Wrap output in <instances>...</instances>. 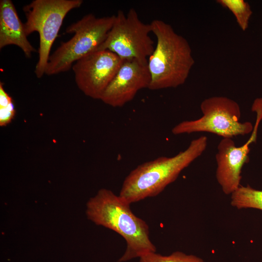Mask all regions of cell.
<instances>
[{
	"mask_svg": "<svg viewBox=\"0 0 262 262\" xmlns=\"http://www.w3.org/2000/svg\"><path fill=\"white\" fill-rule=\"evenodd\" d=\"M115 16L98 17L89 14L68 26L66 33L74 35L49 56L45 74L50 76L67 71L77 61L96 51L105 40Z\"/></svg>",
	"mask_w": 262,
	"mask_h": 262,
	"instance_id": "4",
	"label": "cell"
},
{
	"mask_svg": "<svg viewBox=\"0 0 262 262\" xmlns=\"http://www.w3.org/2000/svg\"><path fill=\"white\" fill-rule=\"evenodd\" d=\"M230 203L238 209L253 208L262 211V191L241 185L231 194Z\"/></svg>",
	"mask_w": 262,
	"mask_h": 262,
	"instance_id": "12",
	"label": "cell"
},
{
	"mask_svg": "<svg viewBox=\"0 0 262 262\" xmlns=\"http://www.w3.org/2000/svg\"><path fill=\"white\" fill-rule=\"evenodd\" d=\"M217 2L229 9L234 15L241 29L245 31L248 26L252 11L249 4L243 0H218Z\"/></svg>",
	"mask_w": 262,
	"mask_h": 262,
	"instance_id": "13",
	"label": "cell"
},
{
	"mask_svg": "<svg viewBox=\"0 0 262 262\" xmlns=\"http://www.w3.org/2000/svg\"><path fill=\"white\" fill-rule=\"evenodd\" d=\"M150 80L148 62L123 60L100 100L113 107H122L132 100L139 90L148 88Z\"/></svg>",
	"mask_w": 262,
	"mask_h": 262,
	"instance_id": "10",
	"label": "cell"
},
{
	"mask_svg": "<svg viewBox=\"0 0 262 262\" xmlns=\"http://www.w3.org/2000/svg\"><path fill=\"white\" fill-rule=\"evenodd\" d=\"M252 111L256 113V120L249 139L237 147L232 138H224L217 146L216 178L226 195H231L241 185L242 169L248 161L249 146L256 141L258 127L262 120V98L254 100Z\"/></svg>",
	"mask_w": 262,
	"mask_h": 262,
	"instance_id": "8",
	"label": "cell"
},
{
	"mask_svg": "<svg viewBox=\"0 0 262 262\" xmlns=\"http://www.w3.org/2000/svg\"><path fill=\"white\" fill-rule=\"evenodd\" d=\"M123 61L107 49L96 50L84 56L72 67L78 87L86 96L100 100Z\"/></svg>",
	"mask_w": 262,
	"mask_h": 262,
	"instance_id": "9",
	"label": "cell"
},
{
	"mask_svg": "<svg viewBox=\"0 0 262 262\" xmlns=\"http://www.w3.org/2000/svg\"><path fill=\"white\" fill-rule=\"evenodd\" d=\"M130 204L104 188L100 189L87 203L86 214L89 219L97 225L115 231L126 241V250L118 262L156 251L149 238L148 225L132 212Z\"/></svg>",
	"mask_w": 262,
	"mask_h": 262,
	"instance_id": "1",
	"label": "cell"
},
{
	"mask_svg": "<svg viewBox=\"0 0 262 262\" xmlns=\"http://www.w3.org/2000/svg\"><path fill=\"white\" fill-rule=\"evenodd\" d=\"M16 45L30 58L36 51L25 33L16 9L11 0H0V49L8 45Z\"/></svg>",
	"mask_w": 262,
	"mask_h": 262,
	"instance_id": "11",
	"label": "cell"
},
{
	"mask_svg": "<svg viewBox=\"0 0 262 262\" xmlns=\"http://www.w3.org/2000/svg\"><path fill=\"white\" fill-rule=\"evenodd\" d=\"M16 110L11 97L5 91L3 83L0 82V126L5 127L11 122Z\"/></svg>",
	"mask_w": 262,
	"mask_h": 262,
	"instance_id": "15",
	"label": "cell"
},
{
	"mask_svg": "<svg viewBox=\"0 0 262 262\" xmlns=\"http://www.w3.org/2000/svg\"><path fill=\"white\" fill-rule=\"evenodd\" d=\"M202 116L196 119L182 121L172 129L174 135L207 132L224 138H232L251 132L250 122H241V109L234 100L223 96L205 99L200 104Z\"/></svg>",
	"mask_w": 262,
	"mask_h": 262,
	"instance_id": "6",
	"label": "cell"
},
{
	"mask_svg": "<svg viewBox=\"0 0 262 262\" xmlns=\"http://www.w3.org/2000/svg\"><path fill=\"white\" fill-rule=\"evenodd\" d=\"M82 3V0H34L23 7L27 36L34 32L39 35V58L34 71L38 78L45 74L51 47L65 16Z\"/></svg>",
	"mask_w": 262,
	"mask_h": 262,
	"instance_id": "5",
	"label": "cell"
},
{
	"mask_svg": "<svg viewBox=\"0 0 262 262\" xmlns=\"http://www.w3.org/2000/svg\"><path fill=\"white\" fill-rule=\"evenodd\" d=\"M139 258V262H204L202 259L198 256L188 255L181 251L174 252L168 256L149 252Z\"/></svg>",
	"mask_w": 262,
	"mask_h": 262,
	"instance_id": "14",
	"label": "cell"
},
{
	"mask_svg": "<svg viewBox=\"0 0 262 262\" xmlns=\"http://www.w3.org/2000/svg\"><path fill=\"white\" fill-rule=\"evenodd\" d=\"M150 33V24L143 23L134 9L126 15L119 10L105 40L96 50H109L123 60L147 62L155 48Z\"/></svg>",
	"mask_w": 262,
	"mask_h": 262,
	"instance_id": "7",
	"label": "cell"
},
{
	"mask_svg": "<svg viewBox=\"0 0 262 262\" xmlns=\"http://www.w3.org/2000/svg\"><path fill=\"white\" fill-rule=\"evenodd\" d=\"M207 142L206 136H200L174 156L160 157L138 165L124 180L119 196L131 204L157 196L203 153Z\"/></svg>",
	"mask_w": 262,
	"mask_h": 262,
	"instance_id": "2",
	"label": "cell"
},
{
	"mask_svg": "<svg viewBox=\"0 0 262 262\" xmlns=\"http://www.w3.org/2000/svg\"><path fill=\"white\" fill-rule=\"evenodd\" d=\"M151 32L157 43L148 60L152 90L176 88L184 83L195 61L186 39L163 20H153Z\"/></svg>",
	"mask_w": 262,
	"mask_h": 262,
	"instance_id": "3",
	"label": "cell"
}]
</instances>
